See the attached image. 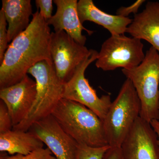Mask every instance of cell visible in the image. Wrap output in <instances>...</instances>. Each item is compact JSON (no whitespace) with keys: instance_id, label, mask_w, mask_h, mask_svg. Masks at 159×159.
<instances>
[{"instance_id":"cell-15","label":"cell","mask_w":159,"mask_h":159,"mask_svg":"<svg viewBox=\"0 0 159 159\" xmlns=\"http://www.w3.org/2000/svg\"><path fill=\"white\" fill-rule=\"evenodd\" d=\"M2 9L9 25L8 41L11 42L30 25V17L32 14L31 1L2 0Z\"/></svg>"},{"instance_id":"cell-25","label":"cell","mask_w":159,"mask_h":159,"mask_svg":"<svg viewBox=\"0 0 159 159\" xmlns=\"http://www.w3.org/2000/svg\"><path fill=\"white\" fill-rule=\"evenodd\" d=\"M158 107H159V102H158Z\"/></svg>"},{"instance_id":"cell-12","label":"cell","mask_w":159,"mask_h":159,"mask_svg":"<svg viewBox=\"0 0 159 159\" xmlns=\"http://www.w3.org/2000/svg\"><path fill=\"white\" fill-rule=\"evenodd\" d=\"M57 11L50 19L47 21L49 25L54 27L55 32L64 31L80 44L84 46L87 40L83 30L89 34L93 31L84 28L80 22L77 11V0H54Z\"/></svg>"},{"instance_id":"cell-8","label":"cell","mask_w":159,"mask_h":159,"mask_svg":"<svg viewBox=\"0 0 159 159\" xmlns=\"http://www.w3.org/2000/svg\"><path fill=\"white\" fill-rule=\"evenodd\" d=\"M50 49L57 77L64 84L70 80L90 52L64 31L51 32Z\"/></svg>"},{"instance_id":"cell-17","label":"cell","mask_w":159,"mask_h":159,"mask_svg":"<svg viewBox=\"0 0 159 159\" xmlns=\"http://www.w3.org/2000/svg\"><path fill=\"white\" fill-rule=\"evenodd\" d=\"M109 145L101 147H93L84 144H78L76 159H104Z\"/></svg>"},{"instance_id":"cell-22","label":"cell","mask_w":159,"mask_h":159,"mask_svg":"<svg viewBox=\"0 0 159 159\" xmlns=\"http://www.w3.org/2000/svg\"><path fill=\"white\" fill-rule=\"evenodd\" d=\"M145 2V0H139L128 7L122 6L117 10L116 15L122 17H128L129 15L131 13H134V15L138 14L139 8Z\"/></svg>"},{"instance_id":"cell-6","label":"cell","mask_w":159,"mask_h":159,"mask_svg":"<svg viewBox=\"0 0 159 159\" xmlns=\"http://www.w3.org/2000/svg\"><path fill=\"white\" fill-rule=\"evenodd\" d=\"M141 40L124 34L111 35L98 52L96 67L105 71L118 68L129 70L136 67L145 57Z\"/></svg>"},{"instance_id":"cell-1","label":"cell","mask_w":159,"mask_h":159,"mask_svg":"<svg viewBox=\"0 0 159 159\" xmlns=\"http://www.w3.org/2000/svg\"><path fill=\"white\" fill-rule=\"evenodd\" d=\"M32 16L29 27L11 42L0 63L1 89L20 82L38 62L52 61L51 29L38 9Z\"/></svg>"},{"instance_id":"cell-5","label":"cell","mask_w":159,"mask_h":159,"mask_svg":"<svg viewBox=\"0 0 159 159\" xmlns=\"http://www.w3.org/2000/svg\"><path fill=\"white\" fill-rule=\"evenodd\" d=\"M122 73L131 81L141 104L140 116L150 123L159 120V53L152 47L146 51L142 63Z\"/></svg>"},{"instance_id":"cell-7","label":"cell","mask_w":159,"mask_h":159,"mask_svg":"<svg viewBox=\"0 0 159 159\" xmlns=\"http://www.w3.org/2000/svg\"><path fill=\"white\" fill-rule=\"evenodd\" d=\"M98 55L97 51L90 50L89 54L78 66L72 78L64 84L62 98L84 105L103 121L112 103L110 96L102 95L101 97H98L84 75L88 67L97 60Z\"/></svg>"},{"instance_id":"cell-11","label":"cell","mask_w":159,"mask_h":159,"mask_svg":"<svg viewBox=\"0 0 159 159\" xmlns=\"http://www.w3.org/2000/svg\"><path fill=\"white\" fill-rule=\"evenodd\" d=\"M36 94L35 81L26 75L16 84L0 89V98L9 111L13 126L28 116L34 104Z\"/></svg>"},{"instance_id":"cell-13","label":"cell","mask_w":159,"mask_h":159,"mask_svg":"<svg viewBox=\"0 0 159 159\" xmlns=\"http://www.w3.org/2000/svg\"><path fill=\"white\" fill-rule=\"evenodd\" d=\"M126 33L148 42L159 53V2H148L142 12L135 15Z\"/></svg>"},{"instance_id":"cell-16","label":"cell","mask_w":159,"mask_h":159,"mask_svg":"<svg viewBox=\"0 0 159 159\" xmlns=\"http://www.w3.org/2000/svg\"><path fill=\"white\" fill-rule=\"evenodd\" d=\"M44 143L29 131L14 130L0 134V151L11 156L26 155L38 148H43Z\"/></svg>"},{"instance_id":"cell-18","label":"cell","mask_w":159,"mask_h":159,"mask_svg":"<svg viewBox=\"0 0 159 159\" xmlns=\"http://www.w3.org/2000/svg\"><path fill=\"white\" fill-rule=\"evenodd\" d=\"M48 148H41L35 149L28 154H16L9 156L1 155L0 159H56Z\"/></svg>"},{"instance_id":"cell-24","label":"cell","mask_w":159,"mask_h":159,"mask_svg":"<svg viewBox=\"0 0 159 159\" xmlns=\"http://www.w3.org/2000/svg\"><path fill=\"white\" fill-rule=\"evenodd\" d=\"M151 125L156 133L158 138V142L159 145V120H153L150 122Z\"/></svg>"},{"instance_id":"cell-20","label":"cell","mask_w":159,"mask_h":159,"mask_svg":"<svg viewBox=\"0 0 159 159\" xmlns=\"http://www.w3.org/2000/svg\"><path fill=\"white\" fill-rule=\"evenodd\" d=\"M13 128L9 111L5 102L0 101V134L11 130Z\"/></svg>"},{"instance_id":"cell-21","label":"cell","mask_w":159,"mask_h":159,"mask_svg":"<svg viewBox=\"0 0 159 159\" xmlns=\"http://www.w3.org/2000/svg\"><path fill=\"white\" fill-rule=\"evenodd\" d=\"M52 0H36L35 4L38 9H40V13L46 21L52 17L53 2Z\"/></svg>"},{"instance_id":"cell-23","label":"cell","mask_w":159,"mask_h":159,"mask_svg":"<svg viewBox=\"0 0 159 159\" xmlns=\"http://www.w3.org/2000/svg\"><path fill=\"white\" fill-rule=\"evenodd\" d=\"M104 159H123L121 148L110 147L105 153Z\"/></svg>"},{"instance_id":"cell-10","label":"cell","mask_w":159,"mask_h":159,"mask_svg":"<svg viewBox=\"0 0 159 159\" xmlns=\"http://www.w3.org/2000/svg\"><path fill=\"white\" fill-rule=\"evenodd\" d=\"M121 148L123 159H159L157 136L150 123L140 116Z\"/></svg>"},{"instance_id":"cell-19","label":"cell","mask_w":159,"mask_h":159,"mask_svg":"<svg viewBox=\"0 0 159 159\" xmlns=\"http://www.w3.org/2000/svg\"><path fill=\"white\" fill-rule=\"evenodd\" d=\"M7 21L2 9L0 10V63L9 47Z\"/></svg>"},{"instance_id":"cell-14","label":"cell","mask_w":159,"mask_h":159,"mask_svg":"<svg viewBox=\"0 0 159 159\" xmlns=\"http://www.w3.org/2000/svg\"><path fill=\"white\" fill-rule=\"evenodd\" d=\"M77 11L81 24L86 21L96 23L107 29L111 35L124 34L132 20L107 13L95 6L92 0H80Z\"/></svg>"},{"instance_id":"cell-2","label":"cell","mask_w":159,"mask_h":159,"mask_svg":"<svg viewBox=\"0 0 159 159\" xmlns=\"http://www.w3.org/2000/svg\"><path fill=\"white\" fill-rule=\"evenodd\" d=\"M51 115L78 144L93 147L109 145L103 121L84 105L62 98Z\"/></svg>"},{"instance_id":"cell-3","label":"cell","mask_w":159,"mask_h":159,"mask_svg":"<svg viewBox=\"0 0 159 159\" xmlns=\"http://www.w3.org/2000/svg\"><path fill=\"white\" fill-rule=\"evenodd\" d=\"M28 74L35 79L36 99L28 116L13 126L14 130L28 131L34 122L51 115L62 99L64 84L57 77L52 61H39L29 69Z\"/></svg>"},{"instance_id":"cell-4","label":"cell","mask_w":159,"mask_h":159,"mask_svg":"<svg viewBox=\"0 0 159 159\" xmlns=\"http://www.w3.org/2000/svg\"><path fill=\"white\" fill-rule=\"evenodd\" d=\"M141 110V102L135 89L131 81L126 78L103 120L110 147L121 148L140 116Z\"/></svg>"},{"instance_id":"cell-9","label":"cell","mask_w":159,"mask_h":159,"mask_svg":"<svg viewBox=\"0 0 159 159\" xmlns=\"http://www.w3.org/2000/svg\"><path fill=\"white\" fill-rule=\"evenodd\" d=\"M29 131L47 145L56 159H76L78 143L52 115L34 122Z\"/></svg>"}]
</instances>
